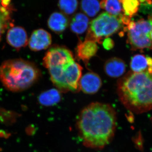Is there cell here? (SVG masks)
Wrapping results in <instances>:
<instances>
[{"label":"cell","mask_w":152,"mask_h":152,"mask_svg":"<svg viewBox=\"0 0 152 152\" xmlns=\"http://www.w3.org/2000/svg\"><path fill=\"white\" fill-rule=\"evenodd\" d=\"M10 0H1L2 6L5 7H10L9 6L10 5Z\"/></svg>","instance_id":"25"},{"label":"cell","mask_w":152,"mask_h":152,"mask_svg":"<svg viewBox=\"0 0 152 152\" xmlns=\"http://www.w3.org/2000/svg\"><path fill=\"white\" fill-rule=\"evenodd\" d=\"M39 70L34 63L14 59L4 62L0 66V80L7 89L22 91L34 84L40 77Z\"/></svg>","instance_id":"3"},{"label":"cell","mask_w":152,"mask_h":152,"mask_svg":"<svg viewBox=\"0 0 152 152\" xmlns=\"http://www.w3.org/2000/svg\"><path fill=\"white\" fill-rule=\"evenodd\" d=\"M82 69L75 60L64 65L48 69L52 82L60 91L74 92L80 89Z\"/></svg>","instance_id":"4"},{"label":"cell","mask_w":152,"mask_h":152,"mask_svg":"<svg viewBox=\"0 0 152 152\" xmlns=\"http://www.w3.org/2000/svg\"><path fill=\"white\" fill-rule=\"evenodd\" d=\"M77 0H59V7L64 13L66 15L73 14L77 8Z\"/></svg>","instance_id":"21"},{"label":"cell","mask_w":152,"mask_h":152,"mask_svg":"<svg viewBox=\"0 0 152 152\" xmlns=\"http://www.w3.org/2000/svg\"><path fill=\"white\" fill-rule=\"evenodd\" d=\"M148 61V68L147 71L150 73L152 74V58L151 57H147Z\"/></svg>","instance_id":"24"},{"label":"cell","mask_w":152,"mask_h":152,"mask_svg":"<svg viewBox=\"0 0 152 152\" xmlns=\"http://www.w3.org/2000/svg\"><path fill=\"white\" fill-rule=\"evenodd\" d=\"M121 15L115 16L107 12L99 15L91 22L86 40L99 42L103 37L116 33L123 25Z\"/></svg>","instance_id":"5"},{"label":"cell","mask_w":152,"mask_h":152,"mask_svg":"<svg viewBox=\"0 0 152 152\" xmlns=\"http://www.w3.org/2000/svg\"><path fill=\"white\" fill-rule=\"evenodd\" d=\"M128 31V41L134 50L152 49V17L147 20L131 21L125 28Z\"/></svg>","instance_id":"6"},{"label":"cell","mask_w":152,"mask_h":152,"mask_svg":"<svg viewBox=\"0 0 152 152\" xmlns=\"http://www.w3.org/2000/svg\"><path fill=\"white\" fill-rule=\"evenodd\" d=\"M69 23L68 18L64 14L58 12L53 13L48 20V26L50 29L58 34L64 31Z\"/></svg>","instance_id":"13"},{"label":"cell","mask_w":152,"mask_h":152,"mask_svg":"<svg viewBox=\"0 0 152 152\" xmlns=\"http://www.w3.org/2000/svg\"><path fill=\"white\" fill-rule=\"evenodd\" d=\"M105 72L109 77L117 78L124 73L126 66L124 62L119 58H111L105 63Z\"/></svg>","instance_id":"12"},{"label":"cell","mask_w":152,"mask_h":152,"mask_svg":"<svg viewBox=\"0 0 152 152\" xmlns=\"http://www.w3.org/2000/svg\"><path fill=\"white\" fill-rule=\"evenodd\" d=\"M151 38H152V31L151 34Z\"/></svg>","instance_id":"26"},{"label":"cell","mask_w":152,"mask_h":152,"mask_svg":"<svg viewBox=\"0 0 152 152\" xmlns=\"http://www.w3.org/2000/svg\"><path fill=\"white\" fill-rule=\"evenodd\" d=\"M120 1L125 15L131 18L139 10L140 6L139 0H120Z\"/></svg>","instance_id":"20"},{"label":"cell","mask_w":152,"mask_h":152,"mask_svg":"<svg viewBox=\"0 0 152 152\" xmlns=\"http://www.w3.org/2000/svg\"><path fill=\"white\" fill-rule=\"evenodd\" d=\"M72 52L66 48L53 47L45 55L43 60L44 66L48 69L64 65L74 61Z\"/></svg>","instance_id":"7"},{"label":"cell","mask_w":152,"mask_h":152,"mask_svg":"<svg viewBox=\"0 0 152 152\" xmlns=\"http://www.w3.org/2000/svg\"><path fill=\"white\" fill-rule=\"evenodd\" d=\"M11 12L10 7L0 6V40L3 33L10 24Z\"/></svg>","instance_id":"19"},{"label":"cell","mask_w":152,"mask_h":152,"mask_svg":"<svg viewBox=\"0 0 152 152\" xmlns=\"http://www.w3.org/2000/svg\"><path fill=\"white\" fill-rule=\"evenodd\" d=\"M102 85L101 78L97 74L88 72L81 78L80 88L88 94H94L97 92Z\"/></svg>","instance_id":"10"},{"label":"cell","mask_w":152,"mask_h":152,"mask_svg":"<svg viewBox=\"0 0 152 152\" xmlns=\"http://www.w3.org/2000/svg\"><path fill=\"white\" fill-rule=\"evenodd\" d=\"M98 46L93 41L80 42L76 49V55L79 60L87 64L90 59L94 56L98 51Z\"/></svg>","instance_id":"11"},{"label":"cell","mask_w":152,"mask_h":152,"mask_svg":"<svg viewBox=\"0 0 152 152\" xmlns=\"http://www.w3.org/2000/svg\"><path fill=\"white\" fill-rule=\"evenodd\" d=\"M130 66L132 72H134L141 73L147 71L148 64L147 57L143 55H135L132 58Z\"/></svg>","instance_id":"17"},{"label":"cell","mask_w":152,"mask_h":152,"mask_svg":"<svg viewBox=\"0 0 152 152\" xmlns=\"http://www.w3.org/2000/svg\"><path fill=\"white\" fill-rule=\"evenodd\" d=\"M104 48L107 50H110L113 48L114 42L110 38H107L103 42Z\"/></svg>","instance_id":"23"},{"label":"cell","mask_w":152,"mask_h":152,"mask_svg":"<svg viewBox=\"0 0 152 152\" xmlns=\"http://www.w3.org/2000/svg\"><path fill=\"white\" fill-rule=\"evenodd\" d=\"M88 17L85 14L79 13L75 15L72 18L71 29L75 34H83L88 29Z\"/></svg>","instance_id":"15"},{"label":"cell","mask_w":152,"mask_h":152,"mask_svg":"<svg viewBox=\"0 0 152 152\" xmlns=\"http://www.w3.org/2000/svg\"><path fill=\"white\" fill-rule=\"evenodd\" d=\"M51 43L52 37L50 33L43 29H39L32 33L28 44L31 50L39 51L48 48Z\"/></svg>","instance_id":"8"},{"label":"cell","mask_w":152,"mask_h":152,"mask_svg":"<svg viewBox=\"0 0 152 152\" xmlns=\"http://www.w3.org/2000/svg\"><path fill=\"white\" fill-rule=\"evenodd\" d=\"M61 99V94L59 90L51 89L41 93L38 97L40 104L45 106H52L58 104Z\"/></svg>","instance_id":"14"},{"label":"cell","mask_w":152,"mask_h":152,"mask_svg":"<svg viewBox=\"0 0 152 152\" xmlns=\"http://www.w3.org/2000/svg\"><path fill=\"white\" fill-rule=\"evenodd\" d=\"M140 10L145 13L151 14L152 15V6L149 4H141L140 7Z\"/></svg>","instance_id":"22"},{"label":"cell","mask_w":152,"mask_h":152,"mask_svg":"<svg viewBox=\"0 0 152 152\" xmlns=\"http://www.w3.org/2000/svg\"><path fill=\"white\" fill-rule=\"evenodd\" d=\"M100 4L101 8L104 9L110 15L115 16L122 15L123 9L120 0H100Z\"/></svg>","instance_id":"16"},{"label":"cell","mask_w":152,"mask_h":152,"mask_svg":"<svg viewBox=\"0 0 152 152\" xmlns=\"http://www.w3.org/2000/svg\"><path fill=\"white\" fill-rule=\"evenodd\" d=\"M7 42L11 47L17 49L24 48L28 42L27 34L21 27H12L7 33Z\"/></svg>","instance_id":"9"},{"label":"cell","mask_w":152,"mask_h":152,"mask_svg":"<svg viewBox=\"0 0 152 152\" xmlns=\"http://www.w3.org/2000/svg\"><path fill=\"white\" fill-rule=\"evenodd\" d=\"M118 93L129 110L141 114L152 110V74L129 72L118 83Z\"/></svg>","instance_id":"2"},{"label":"cell","mask_w":152,"mask_h":152,"mask_svg":"<svg viewBox=\"0 0 152 152\" xmlns=\"http://www.w3.org/2000/svg\"><path fill=\"white\" fill-rule=\"evenodd\" d=\"M116 123V113L111 106L102 103H92L79 114L77 129L86 146L99 149L103 148L111 142Z\"/></svg>","instance_id":"1"},{"label":"cell","mask_w":152,"mask_h":152,"mask_svg":"<svg viewBox=\"0 0 152 152\" xmlns=\"http://www.w3.org/2000/svg\"><path fill=\"white\" fill-rule=\"evenodd\" d=\"M81 7L85 13L90 17L96 16L101 8L99 0H82Z\"/></svg>","instance_id":"18"}]
</instances>
